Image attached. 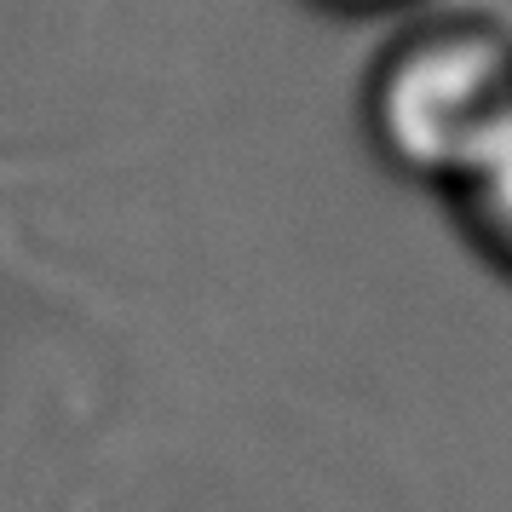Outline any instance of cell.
<instances>
[{
  "instance_id": "2",
  "label": "cell",
  "mask_w": 512,
  "mask_h": 512,
  "mask_svg": "<svg viewBox=\"0 0 512 512\" xmlns=\"http://www.w3.org/2000/svg\"><path fill=\"white\" fill-rule=\"evenodd\" d=\"M455 208L472 219V231H478V242L489 254L501 265H512V121L495 139V150L484 156V167L472 173V185L455 196Z\"/></svg>"
},
{
  "instance_id": "3",
  "label": "cell",
  "mask_w": 512,
  "mask_h": 512,
  "mask_svg": "<svg viewBox=\"0 0 512 512\" xmlns=\"http://www.w3.org/2000/svg\"><path fill=\"white\" fill-rule=\"evenodd\" d=\"M334 12H397V6H409V0H323Z\"/></svg>"
},
{
  "instance_id": "1",
  "label": "cell",
  "mask_w": 512,
  "mask_h": 512,
  "mask_svg": "<svg viewBox=\"0 0 512 512\" xmlns=\"http://www.w3.org/2000/svg\"><path fill=\"white\" fill-rule=\"evenodd\" d=\"M363 110L386 167L455 202L512 121V41L472 18L409 29L374 64Z\"/></svg>"
}]
</instances>
